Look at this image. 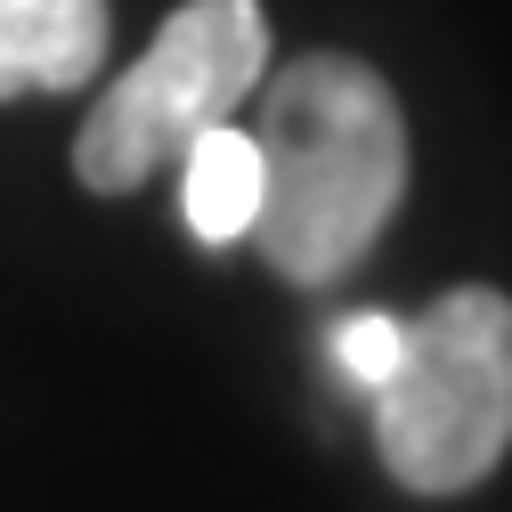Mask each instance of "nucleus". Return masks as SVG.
Returning a JSON list of instances; mask_svg holds the SVG:
<instances>
[{"mask_svg": "<svg viewBox=\"0 0 512 512\" xmlns=\"http://www.w3.org/2000/svg\"><path fill=\"white\" fill-rule=\"evenodd\" d=\"M252 252L301 293L342 285L407 196V114L366 57L309 49L252 90Z\"/></svg>", "mask_w": 512, "mask_h": 512, "instance_id": "f257e3e1", "label": "nucleus"}, {"mask_svg": "<svg viewBox=\"0 0 512 512\" xmlns=\"http://www.w3.org/2000/svg\"><path fill=\"white\" fill-rule=\"evenodd\" d=\"M512 447V301L447 285L407 317L391 382L374 391V456L407 496H464Z\"/></svg>", "mask_w": 512, "mask_h": 512, "instance_id": "f03ea898", "label": "nucleus"}, {"mask_svg": "<svg viewBox=\"0 0 512 512\" xmlns=\"http://www.w3.org/2000/svg\"><path fill=\"white\" fill-rule=\"evenodd\" d=\"M269 82V17L261 0H187L163 17L147 57L82 114L74 179L90 196H131L155 171H171L212 122H236V106Z\"/></svg>", "mask_w": 512, "mask_h": 512, "instance_id": "7ed1b4c3", "label": "nucleus"}, {"mask_svg": "<svg viewBox=\"0 0 512 512\" xmlns=\"http://www.w3.org/2000/svg\"><path fill=\"white\" fill-rule=\"evenodd\" d=\"M114 41L106 0H0V106L33 90H90Z\"/></svg>", "mask_w": 512, "mask_h": 512, "instance_id": "20e7f679", "label": "nucleus"}, {"mask_svg": "<svg viewBox=\"0 0 512 512\" xmlns=\"http://www.w3.org/2000/svg\"><path fill=\"white\" fill-rule=\"evenodd\" d=\"M179 212L204 244H236L252 236V212H261V147L236 122H212V131L179 155Z\"/></svg>", "mask_w": 512, "mask_h": 512, "instance_id": "39448f33", "label": "nucleus"}, {"mask_svg": "<svg viewBox=\"0 0 512 512\" xmlns=\"http://www.w3.org/2000/svg\"><path fill=\"white\" fill-rule=\"evenodd\" d=\"M399 342H407V317H382V309H358V317L334 326V358H342V374L358 391H382V382H391Z\"/></svg>", "mask_w": 512, "mask_h": 512, "instance_id": "423d86ee", "label": "nucleus"}]
</instances>
